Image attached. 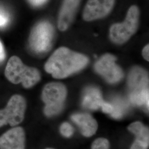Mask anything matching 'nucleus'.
<instances>
[{
    "label": "nucleus",
    "mask_w": 149,
    "mask_h": 149,
    "mask_svg": "<svg viewBox=\"0 0 149 149\" xmlns=\"http://www.w3.org/2000/svg\"><path fill=\"white\" fill-rule=\"evenodd\" d=\"M27 109L26 99L19 95L11 97L3 109H0V128L7 125L16 127L24 120Z\"/></svg>",
    "instance_id": "obj_6"
},
{
    "label": "nucleus",
    "mask_w": 149,
    "mask_h": 149,
    "mask_svg": "<svg viewBox=\"0 0 149 149\" xmlns=\"http://www.w3.org/2000/svg\"><path fill=\"white\" fill-rule=\"evenodd\" d=\"M149 88L142 90L130 92L129 100L133 104L142 106H145L149 108Z\"/></svg>",
    "instance_id": "obj_15"
},
{
    "label": "nucleus",
    "mask_w": 149,
    "mask_h": 149,
    "mask_svg": "<svg viewBox=\"0 0 149 149\" xmlns=\"http://www.w3.org/2000/svg\"><path fill=\"white\" fill-rule=\"evenodd\" d=\"M5 58V54L4 48L2 43L0 42V61H2Z\"/></svg>",
    "instance_id": "obj_23"
},
{
    "label": "nucleus",
    "mask_w": 149,
    "mask_h": 149,
    "mask_svg": "<svg viewBox=\"0 0 149 149\" xmlns=\"http://www.w3.org/2000/svg\"><path fill=\"white\" fill-rule=\"evenodd\" d=\"M26 133L21 127H13L0 136V149H25Z\"/></svg>",
    "instance_id": "obj_9"
},
{
    "label": "nucleus",
    "mask_w": 149,
    "mask_h": 149,
    "mask_svg": "<svg viewBox=\"0 0 149 149\" xmlns=\"http://www.w3.org/2000/svg\"><path fill=\"white\" fill-rule=\"evenodd\" d=\"M53 26L48 21L37 24L31 32L29 47L34 53L41 55L48 52L52 48L54 38Z\"/></svg>",
    "instance_id": "obj_5"
},
{
    "label": "nucleus",
    "mask_w": 149,
    "mask_h": 149,
    "mask_svg": "<svg viewBox=\"0 0 149 149\" xmlns=\"http://www.w3.org/2000/svg\"><path fill=\"white\" fill-rule=\"evenodd\" d=\"M140 11L137 6H132L128 10L125 19L122 23L113 24L109 29L112 42L120 45L127 42L138 29Z\"/></svg>",
    "instance_id": "obj_4"
},
{
    "label": "nucleus",
    "mask_w": 149,
    "mask_h": 149,
    "mask_svg": "<svg viewBox=\"0 0 149 149\" xmlns=\"http://www.w3.org/2000/svg\"><path fill=\"white\" fill-rule=\"evenodd\" d=\"M53 149V148H47V149Z\"/></svg>",
    "instance_id": "obj_24"
},
{
    "label": "nucleus",
    "mask_w": 149,
    "mask_h": 149,
    "mask_svg": "<svg viewBox=\"0 0 149 149\" xmlns=\"http://www.w3.org/2000/svg\"><path fill=\"white\" fill-rule=\"evenodd\" d=\"M113 110L111 116L116 119L121 118L128 109V105L121 99L116 98L111 102Z\"/></svg>",
    "instance_id": "obj_16"
},
{
    "label": "nucleus",
    "mask_w": 149,
    "mask_h": 149,
    "mask_svg": "<svg viewBox=\"0 0 149 149\" xmlns=\"http://www.w3.org/2000/svg\"><path fill=\"white\" fill-rule=\"evenodd\" d=\"M116 57L111 54H104L96 62L94 70L110 84H116L124 76L122 69L116 63Z\"/></svg>",
    "instance_id": "obj_7"
},
{
    "label": "nucleus",
    "mask_w": 149,
    "mask_h": 149,
    "mask_svg": "<svg viewBox=\"0 0 149 149\" xmlns=\"http://www.w3.org/2000/svg\"><path fill=\"white\" fill-rule=\"evenodd\" d=\"M103 101L101 92L96 87H88L83 92L82 105L86 109L92 111L97 110L101 108Z\"/></svg>",
    "instance_id": "obj_14"
},
{
    "label": "nucleus",
    "mask_w": 149,
    "mask_h": 149,
    "mask_svg": "<svg viewBox=\"0 0 149 149\" xmlns=\"http://www.w3.org/2000/svg\"><path fill=\"white\" fill-rule=\"evenodd\" d=\"M60 132L64 137L70 138L74 133V128L69 123L64 122L60 125Z\"/></svg>",
    "instance_id": "obj_17"
},
{
    "label": "nucleus",
    "mask_w": 149,
    "mask_h": 149,
    "mask_svg": "<svg viewBox=\"0 0 149 149\" xmlns=\"http://www.w3.org/2000/svg\"><path fill=\"white\" fill-rule=\"evenodd\" d=\"M71 118L84 136L91 137L96 134L98 127V123L90 114L77 113L74 114Z\"/></svg>",
    "instance_id": "obj_12"
},
{
    "label": "nucleus",
    "mask_w": 149,
    "mask_h": 149,
    "mask_svg": "<svg viewBox=\"0 0 149 149\" xmlns=\"http://www.w3.org/2000/svg\"><path fill=\"white\" fill-rule=\"evenodd\" d=\"M116 0H88L83 11V19L93 21L106 17L112 12Z\"/></svg>",
    "instance_id": "obj_8"
},
{
    "label": "nucleus",
    "mask_w": 149,
    "mask_h": 149,
    "mask_svg": "<svg viewBox=\"0 0 149 149\" xmlns=\"http://www.w3.org/2000/svg\"><path fill=\"white\" fill-rule=\"evenodd\" d=\"M128 129L136 136L130 149H147L149 148V128L142 123L135 122L130 124Z\"/></svg>",
    "instance_id": "obj_13"
},
{
    "label": "nucleus",
    "mask_w": 149,
    "mask_h": 149,
    "mask_svg": "<svg viewBox=\"0 0 149 149\" xmlns=\"http://www.w3.org/2000/svg\"><path fill=\"white\" fill-rule=\"evenodd\" d=\"M8 22V18L3 13L0 12V27L4 26Z\"/></svg>",
    "instance_id": "obj_22"
},
{
    "label": "nucleus",
    "mask_w": 149,
    "mask_h": 149,
    "mask_svg": "<svg viewBox=\"0 0 149 149\" xmlns=\"http://www.w3.org/2000/svg\"><path fill=\"white\" fill-rule=\"evenodd\" d=\"M110 143L107 139L100 138L96 139L92 144L91 149H109Z\"/></svg>",
    "instance_id": "obj_18"
},
{
    "label": "nucleus",
    "mask_w": 149,
    "mask_h": 149,
    "mask_svg": "<svg viewBox=\"0 0 149 149\" xmlns=\"http://www.w3.org/2000/svg\"><path fill=\"white\" fill-rule=\"evenodd\" d=\"M29 2L34 7H39L45 4L48 0H28Z\"/></svg>",
    "instance_id": "obj_20"
},
{
    "label": "nucleus",
    "mask_w": 149,
    "mask_h": 149,
    "mask_svg": "<svg viewBox=\"0 0 149 149\" xmlns=\"http://www.w3.org/2000/svg\"><path fill=\"white\" fill-rule=\"evenodd\" d=\"M5 74L11 83L21 84L27 89L36 85L41 79L40 73L37 69L24 65L16 56H12L8 61Z\"/></svg>",
    "instance_id": "obj_2"
},
{
    "label": "nucleus",
    "mask_w": 149,
    "mask_h": 149,
    "mask_svg": "<svg viewBox=\"0 0 149 149\" xmlns=\"http://www.w3.org/2000/svg\"><path fill=\"white\" fill-rule=\"evenodd\" d=\"M149 44H147L143 49L142 51V55L144 59L148 61L149 60Z\"/></svg>",
    "instance_id": "obj_21"
},
{
    "label": "nucleus",
    "mask_w": 149,
    "mask_h": 149,
    "mask_svg": "<svg viewBox=\"0 0 149 149\" xmlns=\"http://www.w3.org/2000/svg\"><path fill=\"white\" fill-rule=\"evenodd\" d=\"M101 108L102 111L104 113L109 114L110 115L112 114L113 110V107L112 106V103L106 102H103L101 106Z\"/></svg>",
    "instance_id": "obj_19"
},
{
    "label": "nucleus",
    "mask_w": 149,
    "mask_h": 149,
    "mask_svg": "<svg viewBox=\"0 0 149 149\" xmlns=\"http://www.w3.org/2000/svg\"><path fill=\"white\" fill-rule=\"evenodd\" d=\"M127 84L130 92L149 88L148 73L141 67L134 66L128 74Z\"/></svg>",
    "instance_id": "obj_11"
},
{
    "label": "nucleus",
    "mask_w": 149,
    "mask_h": 149,
    "mask_svg": "<svg viewBox=\"0 0 149 149\" xmlns=\"http://www.w3.org/2000/svg\"><path fill=\"white\" fill-rule=\"evenodd\" d=\"M67 95V88L61 82H52L45 85L42 99L45 104L43 111L45 116L53 117L62 112Z\"/></svg>",
    "instance_id": "obj_3"
},
{
    "label": "nucleus",
    "mask_w": 149,
    "mask_h": 149,
    "mask_svg": "<svg viewBox=\"0 0 149 149\" xmlns=\"http://www.w3.org/2000/svg\"><path fill=\"white\" fill-rule=\"evenodd\" d=\"M89 63L85 55L66 47L56 49L48 59L44 69L54 78L65 79L85 69Z\"/></svg>",
    "instance_id": "obj_1"
},
{
    "label": "nucleus",
    "mask_w": 149,
    "mask_h": 149,
    "mask_svg": "<svg viewBox=\"0 0 149 149\" xmlns=\"http://www.w3.org/2000/svg\"><path fill=\"white\" fill-rule=\"evenodd\" d=\"M81 0H63L59 11L58 26L60 31H66L76 14Z\"/></svg>",
    "instance_id": "obj_10"
}]
</instances>
